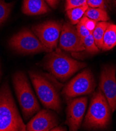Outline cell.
Masks as SVG:
<instances>
[{
    "instance_id": "6da1fadb",
    "label": "cell",
    "mask_w": 116,
    "mask_h": 131,
    "mask_svg": "<svg viewBox=\"0 0 116 131\" xmlns=\"http://www.w3.org/2000/svg\"><path fill=\"white\" fill-rule=\"evenodd\" d=\"M25 125L17 110L8 85L0 89V131H25Z\"/></svg>"
},
{
    "instance_id": "7a4b0ae2",
    "label": "cell",
    "mask_w": 116,
    "mask_h": 131,
    "mask_svg": "<svg viewBox=\"0 0 116 131\" xmlns=\"http://www.w3.org/2000/svg\"><path fill=\"white\" fill-rule=\"evenodd\" d=\"M111 112L105 96L99 89L91 99L83 124L84 127L89 129L106 128L110 122Z\"/></svg>"
},
{
    "instance_id": "3957f363",
    "label": "cell",
    "mask_w": 116,
    "mask_h": 131,
    "mask_svg": "<svg viewBox=\"0 0 116 131\" xmlns=\"http://www.w3.org/2000/svg\"><path fill=\"white\" fill-rule=\"evenodd\" d=\"M45 65L46 69L51 74L62 81L68 80L86 65L85 63L73 59L58 49L50 52Z\"/></svg>"
},
{
    "instance_id": "277c9868",
    "label": "cell",
    "mask_w": 116,
    "mask_h": 131,
    "mask_svg": "<svg viewBox=\"0 0 116 131\" xmlns=\"http://www.w3.org/2000/svg\"><path fill=\"white\" fill-rule=\"evenodd\" d=\"M13 82L23 115L27 120L39 111V104L24 73L16 72L13 76Z\"/></svg>"
},
{
    "instance_id": "5b68a950",
    "label": "cell",
    "mask_w": 116,
    "mask_h": 131,
    "mask_svg": "<svg viewBox=\"0 0 116 131\" xmlns=\"http://www.w3.org/2000/svg\"><path fill=\"white\" fill-rule=\"evenodd\" d=\"M29 74L38 98L44 106L59 112L61 104L57 88L41 74L34 72H30Z\"/></svg>"
},
{
    "instance_id": "8992f818",
    "label": "cell",
    "mask_w": 116,
    "mask_h": 131,
    "mask_svg": "<svg viewBox=\"0 0 116 131\" xmlns=\"http://www.w3.org/2000/svg\"><path fill=\"white\" fill-rule=\"evenodd\" d=\"M9 45L13 49L23 54L51 52L42 44L34 34L27 29H24L13 36Z\"/></svg>"
},
{
    "instance_id": "52a82bcc",
    "label": "cell",
    "mask_w": 116,
    "mask_h": 131,
    "mask_svg": "<svg viewBox=\"0 0 116 131\" xmlns=\"http://www.w3.org/2000/svg\"><path fill=\"white\" fill-rule=\"evenodd\" d=\"M96 86L93 75L89 70H85L77 75L65 86L62 94L67 99L93 92Z\"/></svg>"
},
{
    "instance_id": "ba28073f",
    "label": "cell",
    "mask_w": 116,
    "mask_h": 131,
    "mask_svg": "<svg viewBox=\"0 0 116 131\" xmlns=\"http://www.w3.org/2000/svg\"><path fill=\"white\" fill-rule=\"evenodd\" d=\"M62 25L56 21H47L33 26L32 30L42 44L52 51L57 48Z\"/></svg>"
},
{
    "instance_id": "9c48e42d",
    "label": "cell",
    "mask_w": 116,
    "mask_h": 131,
    "mask_svg": "<svg viewBox=\"0 0 116 131\" xmlns=\"http://www.w3.org/2000/svg\"><path fill=\"white\" fill-rule=\"evenodd\" d=\"M115 67L107 65L103 68L100 77L99 87L105 96L111 111L116 110Z\"/></svg>"
},
{
    "instance_id": "30bf717a",
    "label": "cell",
    "mask_w": 116,
    "mask_h": 131,
    "mask_svg": "<svg viewBox=\"0 0 116 131\" xmlns=\"http://www.w3.org/2000/svg\"><path fill=\"white\" fill-rule=\"evenodd\" d=\"M59 46L61 49L68 52H77L85 50L83 39L76 28L69 23H64L62 26Z\"/></svg>"
},
{
    "instance_id": "8fae6325",
    "label": "cell",
    "mask_w": 116,
    "mask_h": 131,
    "mask_svg": "<svg viewBox=\"0 0 116 131\" xmlns=\"http://www.w3.org/2000/svg\"><path fill=\"white\" fill-rule=\"evenodd\" d=\"M87 101V98L83 97L69 101L66 123L69 126L70 130H77L80 128L86 109Z\"/></svg>"
},
{
    "instance_id": "7c38bea8",
    "label": "cell",
    "mask_w": 116,
    "mask_h": 131,
    "mask_svg": "<svg viewBox=\"0 0 116 131\" xmlns=\"http://www.w3.org/2000/svg\"><path fill=\"white\" fill-rule=\"evenodd\" d=\"M57 115L49 110L39 111L26 125V130L48 131L58 125Z\"/></svg>"
},
{
    "instance_id": "4fadbf2b",
    "label": "cell",
    "mask_w": 116,
    "mask_h": 131,
    "mask_svg": "<svg viewBox=\"0 0 116 131\" xmlns=\"http://www.w3.org/2000/svg\"><path fill=\"white\" fill-rule=\"evenodd\" d=\"M50 9L44 0H24L22 11L27 15L46 14Z\"/></svg>"
},
{
    "instance_id": "5bb4252c",
    "label": "cell",
    "mask_w": 116,
    "mask_h": 131,
    "mask_svg": "<svg viewBox=\"0 0 116 131\" xmlns=\"http://www.w3.org/2000/svg\"><path fill=\"white\" fill-rule=\"evenodd\" d=\"M116 46V25L110 24L107 27L102 39L101 50L108 51Z\"/></svg>"
},
{
    "instance_id": "9a60e30c",
    "label": "cell",
    "mask_w": 116,
    "mask_h": 131,
    "mask_svg": "<svg viewBox=\"0 0 116 131\" xmlns=\"http://www.w3.org/2000/svg\"><path fill=\"white\" fill-rule=\"evenodd\" d=\"M84 16L97 22L107 21L109 19L106 9L99 7H89L86 11Z\"/></svg>"
},
{
    "instance_id": "2e32d148",
    "label": "cell",
    "mask_w": 116,
    "mask_h": 131,
    "mask_svg": "<svg viewBox=\"0 0 116 131\" xmlns=\"http://www.w3.org/2000/svg\"><path fill=\"white\" fill-rule=\"evenodd\" d=\"M89 6L87 4L74 7L67 10V14L70 19L72 25H74L78 23L84 16Z\"/></svg>"
},
{
    "instance_id": "e0dca14e",
    "label": "cell",
    "mask_w": 116,
    "mask_h": 131,
    "mask_svg": "<svg viewBox=\"0 0 116 131\" xmlns=\"http://www.w3.org/2000/svg\"><path fill=\"white\" fill-rule=\"evenodd\" d=\"M109 24L110 23L107 21L98 22L94 30L92 32L95 44L99 49H101L103 37Z\"/></svg>"
},
{
    "instance_id": "ac0fdd59",
    "label": "cell",
    "mask_w": 116,
    "mask_h": 131,
    "mask_svg": "<svg viewBox=\"0 0 116 131\" xmlns=\"http://www.w3.org/2000/svg\"><path fill=\"white\" fill-rule=\"evenodd\" d=\"M83 41L85 50L88 53L94 54L97 53L99 51V49L95 44L92 34L83 38Z\"/></svg>"
},
{
    "instance_id": "d6986e66",
    "label": "cell",
    "mask_w": 116,
    "mask_h": 131,
    "mask_svg": "<svg viewBox=\"0 0 116 131\" xmlns=\"http://www.w3.org/2000/svg\"><path fill=\"white\" fill-rule=\"evenodd\" d=\"M11 4L0 0V25L7 19L11 10Z\"/></svg>"
},
{
    "instance_id": "ffe728a7",
    "label": "cell",
    "mask_w": 116,
    "mask_h": 131,
    "mask_svg": "<svg viewBox=\"0 0 116 131\" xmlns=\"http://www.w3.org/2000/svg\"><path fill=\"white\" fill-rule=\"evenodd\" d=\"M80 21L84 25L86 28L91 33H92L94 30L98 23L97 21L90 19L85 16H84L82 18V19L80 20Z\"/></svg>"
},
{
    "instance_id": "44dd1931",
    "label": "cell",
    "mask_w": 116,
    "mask_h": 131,
    "mask_svg": "<svg viewBox=\"0 0 116 131\" xmlns=\"http://www.w3.org/2000/svg\"><path fill=\"white\" fill-rule=\"evenodd\" d=\"M87 4V0H66L65 9L66 11L71 8Z\"/></svg>"
},
{
    "instance_id": "7402d4cb",
    "label": "cell",
    "mask_w": 116,
    "mask_h": 131,
    "mask_svg": "<svg viewBox=\"0 0 116 131\" xmlns=\"http://www.w3.org/2000/svg\"><path fill=\"white\" fill-rule=\"evenodd\" d=\"M76 28L79 35L82 39L88 36L91 34H92L86 28L84 25L80 21L77 24Z\"/></svg>"
},
{
    "instance_id": "603a6c76",
    "label": "cell",
    "mask_w": 116,
    "mask_h": 131,
    "mask_svg": "<svg viewBox=\"0 0 116 131\" xmlns=\"http://www.w3.org/2000/svg\"><path fill=\"white\" fill-rule=\"evenodd\" d=\"M87 4L91 7H99L105 9L106 0H87Z\"/></svg>"
},
{
    "instance_id": "cb8c5ba5",
    "label": "cell",
    "mask_w": 116,
    "mask_h": 131,
    "mask_svg": "<svg viewBox=\"0 0 116 131\" xmlns=\"http://www.w3.org/2000/svg\"><path fill=\"white\" fill-rule=\"evenodd\" d=\"M44 1L46 2L50 7L55 8L60 0H44Z\"/></svg>"
},
{
    "instance_id": "d4e9b609",
    "label": "cell",
    "mask_w": 116,
    "mask_h": 131,
    "mask_svg": "<svg viewBox=\"0 0 116 131\" xmlns=\"http://www.w3.org/2000/svg\"><path fill=\"white\" fill-rule=\"evenodd\" d=\"M50 130H54V131H61V130H67V129L65 127H63L62 126H56L53 128L51 129Z\"/></svg>"
},
{
    "instance_id": "484cf974",
    "label": "cell",
    "mask_w": 116,
    "mask_h": 131,
    "mask_svg": "<svg viewBox=\"0 0 116 131\" xmlns=\"http://www.w3.org/2000/svg\"><path fill=\"white\" fill-rule=\"evenodd\" d=\"M112 1H113V3L114 4V5H115V6H116V0H112Z\"/></svg>"
}]
</instances>
